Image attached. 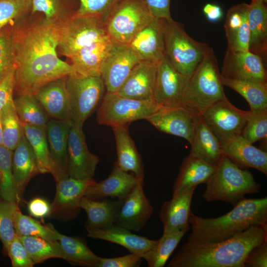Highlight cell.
I'll use <instances>...</instances> for the list:
<instances>
[{"label": "cell", "mask_w": 267, "mask_h": 267, "mask_svg": "<svg viewBox=\"0 0 267 267\" xmlns=\"http://www.w3.org/2000/svg\"><path fill=\"white\" fill-rule=\"evenodd\" d=\"M56 21L44 20L24 30L12 28L17 95L34 94L49 82L75 73L71 64L57 56Z\"/></svg>", "instance_id": "6da1fadb"}, {"label": "cell", "mask_w": 267, "mask_h": 267, "mask_svg": "<svg viewBox=\"0 0 267 267\" xmlns=\"http://www.w3.org/2000/svg\"><path fill=\"white\" fill-rule=\"evenodd\" d=\"M267 240V226L254 225L222 241H186L167 267H245V260L250 251Z\"/></svg>", "instance_id": "7a4b0ae2"}, {"label": "cell", "mask_w": 267, "mask_h": 267, "mask_svg": "<svg viewBox=\"0 0 267 267\" xmlns=\"http://www.w3.org/2000/svg\"><path fill=\"white\" fill-rule=\"evenodd\" d=\"M188 223L191 225V232L187 241H222L252 225L267 226V198H244L230 211L217 218H204L191 212Z\"/></svg>", "instance_id": "3957f363"}, {"label": "cell", "mask_w": 267, "mask_h": 267, "mask_svg": "<svg viewBox=\"0 0 267 267\" xmlns=\"http://www.w3.org/2000/svg\"><path fill=\"white\" fill-rule=\"evenodd\" d=\"M226 98L217 59L210 47L187 81L181 106L200 116L210 105Z\"/></svg>", "instance_id": "277c9868"}, {"label": "cell", "mask_w": 267, "mask_h": 267, "mask_svg": "<svg viewBox=\"0 0 267 267\" xmlns=\"http://www.w3.org/2000/svg\"><path fill=\"white\" fill-rule=\"evenodd\" d=\"M205 184L202 196L206 201H222L233 206L245 195L258 193L261 188L250 171L242 169L224 155Z\"/></svg>", "instance_id": "5b68a950"}, {"label": "cell", "mask_w": 267, "mask_h": 267, "mask_svg": "<svg viewBox=\"0 0 267 267\" xmlns=\"http://www.w3.org/2000/svg\"><path fill=\"white\" fill-rule=\"evenodd\" d=\"M75 12L56 21L58 46L71 60L90 50L98 41L109 37L103 16L78 15Z\"/></svg>", "instance_id": "8992f818"}, {"label": "cell", "mask_w": 267, "mask_h": 267, "mask_svg": "<svg viewBox=\"0 0 267 267\" xmlns=\"http://www.w3.org/2000/svg\"><path fill=\"white\" fill-rule=\"evenodd\" d=\"M166 55L174 68L189 78L210 47L191 38L179 23L165 21Z\"/></svg>", "instance_id": "52a82bcc"}, {"label": "cell", "mask_w": 267, "mask_h": 267, "mask_svg": "<svg viewBox=\"0 0 267 267\" xmlns=\"http://www.w3.org/2000/svg\"><path fill=\"white\" fill-rule=\"evenodd\" d=\"M154 19L144 0H121L104 17L112 42L125 44Z\"/></svg>", "instance_id": "ba28073f"}, {"label": "cell", "mask_w": 267, "mask_h": 267, "mask_svg": "<svg viewBox=\"0 0 267 267\" xmlns=\"http://www.w3.org/2000/svg\"><path fill=\"white\" fill-rule=\"evenodd\" d=\"M159 108L153 99L135 100L106 92L97 109L96 120L99 124L111 128L128 127L134 121L145 119Z\"/></svg>", "instance_id": "9c48e42d"}, {"label": "cell", "mask_w": 267, "mask_h": 267, "mask_svg": "<svg viewBox=\"0 0 267 267\" xmlns=\"http://www.w3.org/2000/svg\"><path fill=\"white\" fill-rule=\"evenodd\" d=\"M66 84L70 120L74 125L82 128L104 96V82L100 77L84 76L74 73L66 77Z\"/></svg>", "instance_id": "30bf717a"}, {"label": "cell", "mask_w": 267, "mask_h": 267, "mask_svg": "<svg viewBox=\"0 0 267 267\" xmlns=\"http://www.w3.org/2000/svg\"><path fill=\"white\" fill-rule=\"evenodd\" d=\"M248 114V111L236 107L226 98L210 105L201 116L222 142L241 134L246 124Z\"/></svg>", "instance_id": "8fae6325"}, {"label": "cell", "mask_w": 267, "mask_h": 267, "mask_svg": "<svg viewBox=\"0 0 267 267\" xmlns=\"http://www.w3.org/2000/svg\"><path fill=\"white\" fill-rule=\"evenodd\" d=\"M143 183L139 179L128 195L119 199L115 224L136 231L145 226L154 209L144 193Z\"/></svg>", "instance_id": "7c38bea8"}, {"label": "cell", "mask_w": 267, "mask_h": 267, "mask_svg": "<svg viewBox=\"0 0 267 267\" xmlns=\"http://www.w3.org/2000/svg\"><path fill=\"white\" fill-rule=\"evenodd\" d=\"M189 78L178 72L166 55L157 66L153 99L160 108L181 106Z\"/></svg>", "instance_id": "4fadbf2b"}, {"label": "cell", "mask_w": 267, "mask_h": 267, "mask_svg": "<svg viewBox=\"0 0 267 267\" xmlns=\"http://www.w3.org/2000/svg\"><path fill=\"white\" fill-rule=\"evenodd\" d=\"M68 158L69 177L83 180L94 179L99 158L89 150L82 128L73 123L68 134Z\"/></svg>", "instance_id": "5bb4252c"}, {"label": "cell", "mask_w": 267, "mask_h": 267, "mask_svg": "<svg viewBox=\"0 0 267 267\" xmlns=\"http://www.w3.org/2000/svg\"><path fill=\"white\" fill-rule=\"evenodd\" d=\"M264 61L249 50L233 51L227 48L221 76L226 79L267 84Z\"/></svg>", "instance_id": "9a60e30c"}, {"label": "cell", "mask_w": 267, "mask_h": 267, "mask_svg": "<svg viewBox=\"0 0 267 267\" xmlns=\"http://www.w3.org/2000/svg\"><path fill=\"white\" fill-rule=\"evenodd\" d=\"M165 21L154 19L140 31L128 44L139 62L157 66L166 56Z\"/></svg>", "instance_id": "2e32d148"}, {"label": "cell", "mask_w": 267, "mask_h": 267, "mask_svg": "<svg viewBox=\"0 0 267 267\" xmlns=\"http://www.w3.org/2000/svg\"><path fill=\"white\" fill-rule=\"evenodd\" d=\"M138 63L128 44L113 43L100 72L106 92H116Z\"/></svg>", "instance_id": "e0dca14e"}, {"label": "cell", "mask_w": 267, "mask_h": 267, "mask_svg": "<svg viewBox=\"0 0 267 267\" xmlns=\"http://www.w3.org/2000/svg\"><path fill=\"white\" fill-rule=\"evenodd\" d=\"M198 116L186 108H160L145 120L161 132L182 137L191 142Z\"/></svg>", "instance_id": "ac0fdd59"}, {"label": "cell", "mask_w": 267, "mask_h": 267, "mask_svg": "<svg viewBox=\"0 0 267 267\" xmlns=\"http://www.w3.org/2000/svg\"><path fill=\"white\" fill-rule=\"evenodd\" d=\"M71 120H49L46 128L50 155V173L56 182L69 177L68 141Z\"/></svg>", "instance_id": "d6986e66"}, {"label": "cell", "mask_w": 267, "mask_h": 267, "mask_svg": "<svg viewBox=\"0 0 267 267\" xmlns=\"http://www.w3.org/2000/svg\"><path fill=\"white\" fill-rule=\"evenodd\" d=\"M139 179L133 173L121 170L115 162L108 177L89 186L84 196L95 200L120 199L130 193Z\"/></svg>", "instance_id": "ffe728a7"}, {"label": "cell", "mask_w": 267, "mask_h": 267, "mask_svg": "<svg viewBox=\"0 0 267 267\" xmlns=\"http://www.w3.org/2000/svg\"><path fill=\"white\" fill-rule=\"evenodd\" d=\"M95 182L94 179L83 180L70 177L56 182L55 195L50 205L51 213L62 214L65 218H74L80 212V202L86 190Z\"/></svg>", "instance_id": "44dd1931"}, {"label": "cell", "mask_w": 267, "mask_h": 267, "mask_svg": "<svg viewBox=\"0 0 267 267\" xmlns=\"http://www.w3.org/2000/svg\"><path fill=\"white\" fill-rule=\"evenodd\" d=\"M195 188L196 186L190 187L172 196L171 199L163 203L159 213L163 233L189 229L188 219Z\"/></svg>", "instance_id": "7402d4cb"}, {"label": "cell", "mask_w": 267, "mask_h": 267, "mask_svg": "<svg viewBox=\"0 0 267 267\" xmlns=\"http://www.w3.org/2000/svg\"><path fill=\"white\" fill-rule=\"evenodd\" d=\"M66 77L49 82L34 93L47 114L53 119L70 120V106L66 89Z\"/></svg>", "instance_id": "603a6c76"}, {"label": "cell", "mask_w": 267, "mask_h": 267, "mask_svg": "<svg viewBox=\"0 0 267 267\" xmlns=\"http://www.w3.org/2000/svg\"><path fill=\"white\" fill-rule=\"evenodd\" d=\"M222 154L238 166L250 167L267 175V153L240 135L221 142Z\"/></svg>", "instance_id": "cb8c5ba5"}, {"label": "cell", "mask_w": 267, "mask_h": 267, "mask_svg": "<svg viewBox=\"0 0 267 267\" xmlns=\"http://www.w3.org/2000/svg\"><path fill=\"white\" fill-rule=\"evenodd\" d=\"M156 70V66L138 63L116 93L135 100H153Z\"/></svg>", "instance_id": "d4e9b609"}, {"label": "cell", "mask_w": 267, "mask_h": 267, "mask_svg": "<svg viewBox=\"0 0 267 267\" xmlns=\"http://www.w3.org/2000/svg\"><path fill=\"white\" fill-rule=\"evenodd\" d=\"M88 236L105 240L122 246L130 253H134L142 257L157 242L147 237L135 234L131 230L113 224L103 228L87 230Z\"/></svg>", "instance_id": "484cf974"}, {"label": "cell", "mask_w": 267, "mask_h": 267, "mask_svg": "<svg viewBox=\"0 0 267 267\" xmlns=\"http://www.w3.org/2000/svg\"><path fill=\"white\" fill-rule=\"evenodd\" d=\"M248 7L247 3H239L232 6L226 13L224 28L227 49L231 51L249 50Z\"/></svg>", "instance_id": "4316f807"}, {"label": "cell", "mask_w": 267, "mask_h": 267, "mask_svg": "<svg viewBox=\"0 0 267 267\" xmlns=\"http://www.w3.org/2000/svg\"><path fill=\"white\" fill-rule=\"evenodd\" d=\"M189 154L217 166L222 154L219 139L201 116L195 124Z\"/></svg>", "instance_id": "83f0119b"}, {"label": "cell", "mask_w": 267, "mask_h": 267, "mask_svg": "<svg viewBox=\"0 0 267 267\" xmlns=\"http://www.w3.org/2000/svg\"><path fill=\"white\" fill-rule=\"evenodd\" d=\"M116 142L117 160L115 163L122 170L133 173L143 179L144 172L141 158L131 138L128 127L112 128Z\"/></svg>", "instance_id": "f1b7e54d"}, {"label": "cell", "mask_w": 267, "mask_h": 267, "mask_svg": "<svg viewBox=\"0 0 267 267\" xmlns=\"http://www.w3.org/2000/svg\"><path fill=\"white\" fill-rule=\"evenodd\" d=\"M266 2L252 1L248 7L249 50L264 61L267 55V7Z\"/></svg>", "instance_id": "f546056e"}, {"label": "cell", "mask_w": 267, "mask_h": 267, "mask_svg": "<svg viewBox=\"0 0 267 267\" xmlns=\"http://www.w3.org/2000/svg\"><path fill=\"white\" fill-rule=\"evenodd\" d=\"M216 166L190 154L184 158L174 183L173 196L188 188L205 183L214 172Z\"/></svg>", "instance_id": "4dcf8cb0"}, {"label": "cell", "mask_w": 267, "mask_h": 267, "mask_svg": "<svg viewBox=\"0 0 267 267\" xmlns=\"http://www.w3.org/2000/svg\"><path fill=\"white\" fill-rule=\"evenodd\" d=\"M12 165L15 180L20 193L29 180L39 173L36 157L24 133L13 151Z\"/></svg>", "instance_id": "1f68e13d"}, {"label": "cell", "mask_w": 267, "mask_h": 267, "mask_svg": "<svg viewBox=\"0 0 267 267\" xmlns=\"http://www.w3.org/2000/svg\"><path fill=\"white\" fill-rule=\"evenodd\" d=\"M119 199L95 200L83 196L80 207L87 215L85 226L87 230L103 228L115 223Z\"/></svg>", "instance_id": "d6a6232c"}, {"label": "cell", "mask_w": 267, "mask_h": 267, "mask_svg": "<svg viewBox=\"0 0 267 267\" xmlns=\"http://www.w3.org/2000/svg\"><path fill=\"white\" fill-rule=\"evenodd\" d=\"M109 37L100 40L90 50L72 61L75 73L84 76L100 77L101 69L113 45Z\"/></svg>", "instance_id": "836d02e7"}, {"label": "cell", "mask_w": 267, "mask_h": 267, "mask_svg": "<svg viewBox=\"0 0 267 267\" xmlns=\"http://www.w3.org/2000/svg\"><path fill=\"white\" fill-rule=\"evenodd\" d=\"M57 241L61 249L62 259L80 266L96 267L100 257L91 251L81 238L58 232Z\"/></svg>", "instance_id": "e575fe53"}, {"label": "cell", "mask_w": 267, "mask_h": 267, "mask_svg": "<svg viewBox=\"0 0 267 267\" xmlns=\"http://www.w3.org/2000/svg\"><path fill=\"white\" fill-rule=\"evenodd\" d=\"M221 81L223 86L232 89L247 101L250 111L258 112L267 110V84L222 77Z\"/></svg>", "instance_id": "d590c367"}, {"label": "cell", "mask_w": 267, "mask_h": 267, "mask_svg": "<svg viewBox=\"0 0 267 267\" xmlns=\"http://www.w3.org/2000/svg\"><path fill=\"white\" fill-rule=\"evenodd\" d=\"M13 104L21 124L45 129L48 115L34 94L18 95L13 98Z\"/></svg>", "instance_id": "8d00e7d4"}, {"label": "cell", "mask_w": 267, "mask_h": 267, "mask_svg": "<svg viewBox=\"0 0 267 267\" xmlns=\"http://www.w3.org/2000/svg\"><path fill=\"white\" fill-rule=\"evenodd\" d=\"M187 231L163 233L156 244L142 256L149 267H163Z\"/></svg>", "instance_id": "74e56055"}, {"label": "cell", "mask_w": 267, "mask_h": 267, "mask_svg": "<svg viewBox=\"0 0 267 267\" xmlns=\"http://www.w3.org/2000/svg\"><path fill=\"white\" fill-rule=\"evenodd\" d=\"M21 125L36 157L39 173H50L49 150L45 129L27 124Z\"/></svg>", "instance_id": "f35d334b"}, {"label": "cell", "mask_w": 267, "mask_h": 267, "mask_svg": "<svg viewBox=\"0 0 267 267\" xmlns=\"http://www.w3.org/2000/svg\"><path fill=\"white\" fill-rule=\"evenodd\" d=\"M13 151L0 146V195L3 200L17 204L20 194L14 177Z\"/></svg>", "instance_id": "ab89813d"}, {"label": "cell", "mask_w": 267, "mask_h": 267, "mask_svg": "<svg viewBox=\"0 0 267 267\" xmlns=\"http://www.w3.org/2000/svg\"><path fill=\"white\" fill-rule=\"evenodd\" d=\"M17 236L35 265L50 258L62 257L61 249L57 241H49L36 236Z\"/></svg>", "instance_id": "60d3db41"}, {"label": "cell", "mask_w": 267, "mask_h": 267, "mask_svg": "<svg viewBox=\"0 0 267 267\" xmlns=\"http://www.w3.org/2000/svg\"><path fill=\"white\" fill-rule=\"evenodd\" d=\"M0 120L2 129V145L13 151L24 133L13 101L2 110L0 113Z\"/></svg>", "instance_id": "b9f144b4"}, {"label": "cell", "mask_w": 267, "mask_h": 267, "mask_svg": "<svg viewBox=\"0 0 267 267\" xmlns=\"http://www.w3.org/2000/svg\"><path fill=\"white\" fill-rule=\"evenodd\" d=\"M14 228L16 234L19 236H36L52 241L58 240L59 232L52 225H43L33 218L22 214L18 208L15 214Z\"/></svg>", "instance_id": "7bdbcfd3"}, {"label": "cell", "mask_w": 267, "mask_h": 267, "mask_svg": "<svg viewBox=\"0 0 267 267\" xmlns=\"http://www.w3.org/2000/svg\"><path fill=\"white\" fill-rule=\"evenodd\" d=\"M31 0H0V31L31 12Z\"/></svg>", "instance_id": "ee69618b"}, {"label": "cell", "mask_w": 267, "mask_h": 267, "mask_svg": "<svg viewBox=\"0 0 267 267\" xmlns=\"http://www.w3.org/2000/svg\"><path fill=\"white\" fill-rule=\"evenodd\" d=\"M240 135L251 144L266 139L267 136V110L255 112L250 110Z\"/></svg>", "instance_id": "f6af8a7d"}, {"label": "cell", "mask_w": 267, "mask_h": 267, "mask_svg": "<svg viewBox=\"0 0 267 267\" xmlns=\"http://www.w3.org/2000/svg\"><path fill=\"white\" fill-rule=\"evenodd\" d=\"M17 208L16 203L5 200L0 201V240L5 250L16 235L14 218Z\"/></svg>", "instance_id": "bcb514c9"}, {"label": "cell", "mask_w": 267, "mask_h": 267, "mask_svg": "<svg viewBox=\"0 0 267 267\" xmlns=\"http://www.w3.org/2000/svg\"><path fill=\"white\" fill-rule=\"evenodd\" d=\"M12 31L9 25L0 31V82L15 66Z\"/></svg>", "instance_id": "7dc6e473"}, {"label": "cell", "mask_w": 267, "mask_h": 267, "mask_svg": "<svg viewBox=\"0 0 267 267\" xmlns=\"http://www.w3.org/2000/svg\"><path fill=\"white\" fill-rule=\"evenodd\" d=\"M31 13H43L46 21L55 22L60 18L64 8L63 0H31Z\"/></svg>", "instance_id": "c3c4849f"}, {"label": "cell", "mask_w": 267, "mask_h": 267, "mask_svg": "<svg viewBox=\"0 0 267 267\" xmlns=\"http://www.w3.org/2000/svg\"><path fill=\"white\" fill-rule=\"evenodd\" d=\"M121 0H79L80 5L75 13L78 15H98L103 16Z\"/></svg>", "instance_id": "681fc988"}, {"label": "cell", "mask_w": 267, "mask_h": 267, "mask_svg": "<svg viewBox=\"0 0 267 267\" xmlns=\"http://www.w3.org/2000/svg\"><path fill=\"white\" fill-rule=\"evenodd\" d=\"M5 251L11 260L13 267H32L35 265L16 234Z\"/></svg>", "instance_id": "f907efd6"}, {"label": "cell", "mask_w": 267, "mask_h": 267, "mask_svg": "<svg viewBox=\"0 0 267 267\" xmlns=\"http://www.w3.org/2000/svg\"><path fill=\"white\" fill-rule=\"evenodd\" d=\"M15 69V66L0 82V113L7 104L13 101Z\"/></svg>", "instance_id": "816d5d0a"}, {"label": "cell", "mask_w": 267, "mask_h": 267, "mask_svg": "<svg viewBox=\"0 0 267 267\" xmlns=\"http://www.w3.org/2000/svg\"><path fill=\"white\" fill-rule=\"evenodd\" d=\"M141 257L134 253L114 258L100 257L96 267H134L140 263Z\"/></svg>", "instance_id": "f5cc1de1"}, {"label": "cell", "mask_w": 267, "mask_h": 267, "mask_svg": "<svg viewBox=\"0 0 267 267\" xmlns=\"http://www.w3.org/2000/svg\"><path fill=\"white\" fill-rule=\"evenodd\" d=\"M244 266L245 267H267V240L250 251L245 260Z\"/></svg>", "instance_id": "db71d44e"}, {"label": "cell", "mask_w": 267, "mask_h": 267, "mask_svg": "<svg viewBox=\"0 0 267 267\" xmlns=\"http://www.w3.org/2000/svg\"><path fill=\"white\" fill-rule=\"evenodd\" d=\"M171 0H144L151 14L155 19L172 21L170 3Z\"/></svg>", "instance_id": "11a10c76"}, {"label": "cell", "mask_w": 267, "mask_h": 267, "mask_svg": "<svg viewBox=\"0 0 267 267\" xmlns=\"http://www.w3.org/2000/svg\"><path fill=\"white\" fill-rule=\"evenodd\" d=\"M28 208L30 214L38 218H44L51 213V206L46 200L41 198L31 200Z\"/></svg>", "instance_id": "9f6ffc18"}, {"label": "cell", "mask_w": 267, "mask_h": 267, "mask_svg": "<svg viewBox=\"0 0 267 267\" xmlns=\"http://www.w3.org/2000/svg\"><path fill=\"white\" fill-rule=\"evenodd\" d=\"M203 12L207 19L211 22H218L223 16L221 7L216 4L208 3L203 7Z\"/></svg>", "instance_id": "6f0895ef"}, {"label": "cell", "mask_w": 267, "mask_h": 267, "mask_svg": "<svg viewBox=\"0 0 267 267\" xmlns=\"http://www.w3.org/2000/svg\"><path fill=\"white\" fill-rule=\"evenodd\" d=\"M2 145V129L0 120V146Z\"/></svg>", "instance_id": "680465c9"}, {"label": "cell", "mask_w": 267, "mask_h": 267, "mask_svg": "<svg viewBox=\"0 0 267 267\" xmlns=\"http://www.w3.org/2000/svg\"><path fill=\"white\" fill-rule=\"evenodd\" d=\"M256 0H260V1H264L266 3L267 2V0H252V1H256Z\"/></svg>", "instance_id": "91938a15"}]
</instances>
